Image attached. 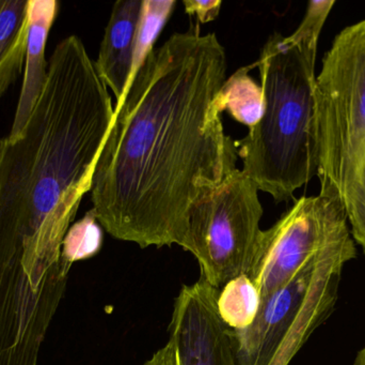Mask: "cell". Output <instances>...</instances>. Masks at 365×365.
<instances>
[{"label": "cell", "instance_id": "cell-1", "mask_svg": "<svg viewBox=\"0 0 365 365\" xmlns=\"http://www.w3.org/2000/svg\"><path fill=\"white\" fill-rule=\"evenodd\" d=\"M227 68L216 34L197 25L150 51L115 105L94 169L92 209L109 235L182 248L195 201L237 169L216 100Z\"/></svg>", "mask_w": 365, "mask_h": 365}, {"label": "cell", "instance_id": "cell-2", "mask_svg": "<svg viewBox=\"0 0 365 365\" xmlns=\"http://www.w3.org/2000/svg\"><path fill=\"white\" fill-rule=\"evenodd\" d=\"M115 117L77 36L58 43L46 83L15 143L0 141V281L41 294L68 276L62 242Z\"/></svg>", "mask_w": 365, "mask_h": 365}, {"label": "cell", "instance_id": "cell-3", "mask_svg": "<svg viewBox=\"0 0 365 365\" xmlns=\"http://www.w3.org/2000/svg\"><path fill=\"white\" fill-rule=\"evenodd\" d=\"M319 36L300 29L272 34L257 66L264 113L245 139L236 141L242 171L276 203L317 176L315 60Z\"/></svg>", "mask_w": 365, "mask_h": 365}, {"label": "cell", "instance_id": "cell-4", "mask_svg": "<svg viewBox=\"0 0 365 365\" xmlns=\"http://www.w3.org/2000/svg\"><path fill=\"white\" fill-rule=\"evenodd\" d=\"M314 99L319 193L344 203L365 164V19L336 34Z\"/></svg>", "mask_w": 365, "mask_h": 365}, {"label": "cell", "instance_id": "cell-5", "mask_svg": "<svg viewBox=\"0 0 365 365\" xmlns=\"http://www.w3.org/2000/svg\"><path fill=\"white\" fill-rule=\"evenodd\" d=\"M357 255L353 237L304 266L261 300L255 321L233 330L238 365H289L311 334L331 315L343 269Z\"/></svg>", "mask_w": 365, "mask_h": 365}, {"label": "cell", "instance_id": "cell-6", "mask_svg": "<svg viewBox=\"0 0 365 365\" xmlns=\"http://www.w3.org/2000/svg\"><path fill=\"white\" fill-rule=\"evenodd\" d=\"M262 216L259 188L238 169L191 208L182 248L195 256L201 278L217 291L248 276L263 233Z\"/></svg>", "mask_w": 365, "mask_h": 365}, {"label": "cell", "instance_id": "cell-7", "mask_svg": "<svg viewBox=\"0 0 365 365\" xmlns=\"http://www.w3.org/2000/svg\"><path fill=\"white\" fill-rule=\"evenodd\" d=\"M351 237L344 205L338 196L319 193L302 197L263 231L248 276L264 299L322 253Z\"/></svg>", "mask_w": 365, "mask_h": 365}, {"label": "cell", "instance_id": "cell-8", "mask_svg": "<svg viewBox=\"0 0 365 365\" xmlns=\"http://www.w3.org/2000/svg\"><path fill=\"white\" fill-rule=\"evenodd\" d=\"M218 294L202 278L180 291L169 326L178 365H238L233 330L219 314Z\"/></svg>", "mask_w": 365, "mask_h": 365}, {"label": "cell", "instance_id": "cell-9", "mask_svg": "<svg viewBox=\"0 0 365 365\" xmlns=\"http://www.w3.org/2000/svg\"><path fill=\"white\" fill-rule=\"evenodd\" d=\"M143 0H120L113 6L110 19L94 62L101 79L110 88L117 103L123 99L128 83L134 77L135 51Z\"/></svg>", "mask_w": 365, "mask_h": 365}, {"label": "cell", "instance_id": "cell-10", "mask_svg": "<svg viewBox=\"0 0 365 365\" xmlns=\"http://www.w3.org/2000/svg\"><path fill=\"white\" fill-rule=\"evenodd\" d=\"M58 12L59 2L57 0H29L25 74L14 121L8 136L4 137L8 143H15L21 139L46 83L48 66L45 58V47Z\"/></svg>", "mask_w": 365, "mask_h": 365}, {"label": "cell", "instance_id": "cell-11", "mask_svg": "<svg viewBox=\"0 0 365 365\" xmlns=\"http://www.w3.org/2000/svg\"><path fill=\"white\" fill-rule=\"evenodd\" d=\"M29 0H0V98L23 72Z\"/></svg>", "mask_w": 365, "mask_h": 365}, {"label": "cell", "instance_id": "cell-12", "mask_svg": "<svg viewBox=\"0 0 365 365\" xmlns=\"http://www.w3.org/2000/svg\"><path fill=\"white\" fill-rule=\"evenodd\" d=\"M257 66H244L225 79L217 94V103L221 111H227L236 121L253 128L264 113L262 87L249 76V71Z\"/></svg>", "mask_w": 365, "mask_h": 365}, {"label": "cell", "instance_id": "cell-13", "mask_svg": "<svg viewBox=\"0 0 365 365\" xmlns=\"http://www.w3.org/2000/svg\"><path fill=\"white\" fill-rule=\"evenodd\" d=\"M261 297L247 274L227 282L219 291L217 306L222 321L232 330H242L255 321Z\"/></svg>", "mask_w": 365, "mask_h": 365}, {"label": "cell", "instance_id": "cell-14", "mask_svg": "<svg viewBox=\"0 0 365 365\" xmlns=\"http://www.w3.org/2000/svg\"><path fill=\"white\" fill-rule=\"evenodd\" d=\"M102 244V229L91 209L68 229L62 242V261L72 267L75 261H85L98 254Z\"/></svg>", "mask_w": 365, "mask_h": 365}, {"label": "cell", "instance_id": "cell-15", "mask_svg": "<svg viewBox=\"0 0 365 365\" xmlns=\"http://www.w3.org/2000/svg\"><path fill=\"white\" fill-rule=\"evenodd\" d=\"M175 0H143L133 74H136L137 70L143 66L150 51L154 49V43L175 10Z\"/></svg>", "mask_w": 365, "mask_h": 365}, {"label": "cell", "instance_id": "cell-16", "mask_svg": "<svg viewBox=\"0 0 365 365\" xmlns=\"http://www.w3.org/2000/svg\"><path fill=\"white\" fill-rule=\"evenodd\" d=\"M343 204L351 237L365 255V164L359 181L351 189Z\"/></svg>", "mask_w": 365, "mask_h": 365}, {"label": "cell", "instance_id": "cell-17", "mask_svg": "<svg viewBox=\"0 0 365 365\" xmlns=\"http://www.w3.org/2000/svg\"><path fill=\"white\" fill-rule=\"evenodd\" d=\"M222 2L220 0H208V1H200V0H185V10L189 15L197 17L200 23H207L214 21L218 16L219 11Z\"/></svg>", "mask_w": 365, "mask_h": 365}, {"label": "cell", "instance_id": "cell-18", "mask_svg": "<svg viewBox=\"0 0 365 365\" xmlns=\"http://www.w3.org/2000/svg\"><path fill=\"white\" fill-rule=\"evenodd\" d=\"M143 365H175V349L173 343L169 341Z\"/></svg>", "mask_w": 365, "mask_h": 365}, {"label": "cell", "instance_id": "cell-19", "mask_svg": "<svg viewBox=\"0 0 365 365\" xmlns=\"http://www.w3.org/2000/svg\"><path fill=\"white\" fill-rule=\"evenodd\" d=\"M354 365H365V346L358 353Z\"/></svg>", "mask_w": 365, "mask_h": 365}, {"label": "cell", "instance_id": "cell-20", "mask_svg": "<svg viewBox=\"0 0 365 365\" xmlns=\"http://www.w3.org/2000/svg\"><path fill=\"white\" fill-rule=\"evenodd\" d=\"M175 365H178V364H177V358H175Z\"/></svg>", "mask_w": 365, "mask_h": 365}]
</instances>
